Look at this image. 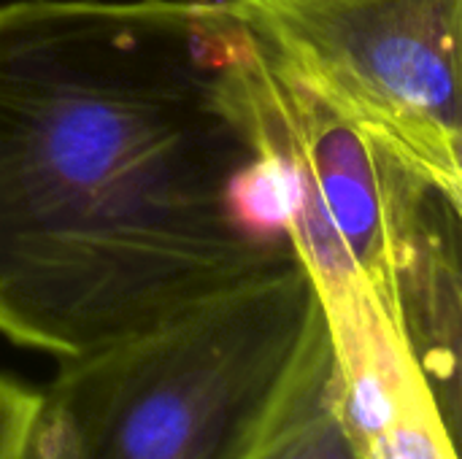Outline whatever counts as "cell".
<instances>
[{
    "instance_id": "1",
    "label": "cell",
    "mask_w": 462,
    "mask_h": 459,
    "mask_svg": "<svg viewBox=\"0 0 462 459\" xmlns=\"http://www.w3.org/2000/svg\"><path fill=\"white\" fill-rule=\"evenodd\" d=\"M222 0L0 3V338L70 360L298 260Z\"/></svg>"
},
{
    "instance_id": "2",
    "label": "cell",
    "mask_w": 462,
    "mask_h": 459,
    "mask_svg": "<svg viewBox=\"0 0 462 459\" xmlns=\"http://www.w3.org/2000/svg\"><path fill=\"white\" fill-rule=\"evenodd\" d=\"M322 322L300 260L60 360L30 459H244Z\"/></svg>"
},
{
    "instance_id": "3",
    "label": "cell",
    "mask_w": 462,
    "mask_h": 459,
    "mask_svg": "<svg viewBox=\"0 0 462 459\" xmlns=\"http://www.w3.org/2000/svg\"><path fill=\"white\" fill-rule=\"evenodd\" d=\"M260 51L462 197V0H222Z\"/></svg>"
},
{
    "instance_id": "4",
    "label": "cell",
    "mask_w": 462,
    "mask_h": 459,
    "mask_svg": "<svg viewBox=\"0 0 462 459\" xmlns=\"http://www.w3.org/2000/svg\"><path fill=\"white\" fill-rule=\"evenodd\" d=\"M260 57L287 176V230L298 260L314 287L365 279L395 311L384 149L290 70L263 51Z\"/></svg>"
},
{
    "instance_id": "5",
    "label": "cell",
    "mask_w": 462,
    "mask_h": 459,
    "mask_svg": "<svg viewBox=\"0 0 462 459\" xmlns=\"http://www.w3.org/2000/svg\"><path fill=\"white\" fill-rule=\"evenodd\" d=\"M341 414L360 459H457V433L417 365L395 311L365 279L317 287Z\"/></svg>"
},
{
    "instance_id": "6",
    "label": "cell",
    "mask_w": 462,
    "mask_h": 459,
    "mask_svg": "<svg viewBox=\"0 0 462 459\" xmlns=\"http://www.w3.org/2000/svg\"><path fill=\"white\" fill-rule=\"evenodd\" d=\"M390 281L398 325L447 425H460L462 197L384 151Z\"/></svg>"
},
{
    "instance_id": "7",
    "label": "cell",
    "mask_w": 462,
    "mask_h": 459,
    "mask_svg": "<svg viewBox=\"0 0 462 459\" xmlns=\"http://www.w3.org/2000/svg\"><path fill=\"white\" fill-rule=\"evenodd\" d=\"M341 414L336 354L322 322L244 459H355Z\"/></svg>"
},
{
    "instance_id": "8",
    "label": "cell",
    "mask_w": 462,
    "mask_h": 459,
    "mask_svg": "<svg viewBox=\"0 0 462 459\" xmlns=\"http://www.w3.org/2000/svg\"><path fill=\"white\" fill-rule=\"evenodd\" d=\"M41 390L0 371V459H30Z\"/></svg>"
},
{
    "instance_id": "9",
    "label": "cell",
    "mask_w": 462,
    "mask_h": 459,
    "mask_svg": "<svg viewBox=\"0 0 462 459\" xmlns=\"http://www.w3.org/2000/svg\"><path fill=\"white\" fill-rule=\"evenodd\" d=\"M355 459H360V457H355Z\"/></svg>"
}]
</instances>
